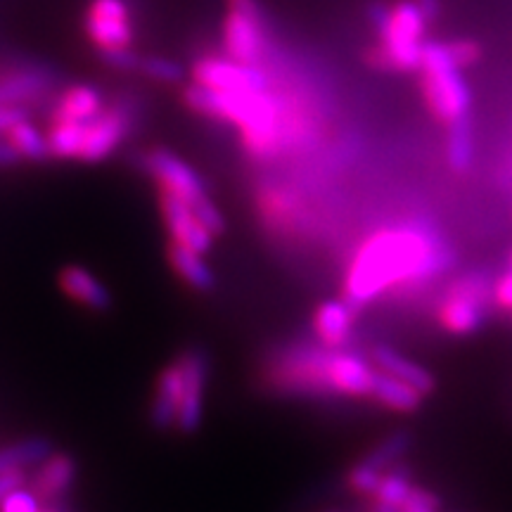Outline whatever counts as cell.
<instances>
[{"label": "cell", "mask_w": 512, "mask_h": 512, "mask_svg": "<svg viewBox=\"0 0 512 512\" xmlns=\"http://www.w3.org/2000/svg\"><path fill=\"white\" fill-rule=\"evenodd\" d=\"M456 256L437 230L422 223L380 228L356 249L344 275V299L361 309L401 285L427 283L453 266Z\"/></svg>", "instance_id": "6da1fadb"}, {"label": "cell", "mask_w": 512, "mask_h": 512, "mask_svg": "<svg viewBox=\"0 0 512 512\" xmlns=\"http://www.w3.org/2000/svg\"><path fill=\"white\" fill-rule=\"evenodd\" d=\"M370 27L380 38L375 50H370L368 60L384 72H415L420 69L422 48H425L427 15L415 0H403L394 8L387 5H370Z\"/></svg>", "instance_id": "7a4b0ae2"}, {"label": "cell", "mask_w": 512, "mask_h": 512, "mask_svg": "<svg viewBox=\"0 0 512 512\" xmlns=\"http://www.w3.org/2000/svg\"><path fill=\"white\" fill-rule=\"evenodd\" d=\"M422 93L430 112L444 124L467 117L472 110V91L467 86L463 67L453 57L451 43L425 41L422 48Z\"/></svg>", "instance_id": "3957f363"}, {"label": "cell", "mask_w": 512, "mask_h": 512, "mask_svg": "<svg viewBox=\"0 0 512 512\" xmlns=\"http://www.w3.org/2000/svg\"><path fill=\"white\" fill-rule=\"evenodd\" d=\"M140 162H143V169L147 174L155 178L159 188L174 192V195L181 197L195 211L197 219L207 226L214 238L226 233V219H223L216 204L207 197L200 174L190 164H185L181 157H176L171 150H164V147L147 150Z\"/></svg>", "instance_id": "277c9868"}, {"label": "cell", "mask_w": 512, "mask_h": 512, "mask_svg": "<svg viewBox=\"0 0 512 512\" xmlns=\"http://www.w3.org/2000/svg\"><path fill=\"white\" fill-rule=\"evenodd\" d=\"M328 358L330 349L323 344H297L271 363L268 382L285 394L328 396Z\"/></svg>", "instance_id": "5b68a950"}, {"label": "cell", "mask_w": 512, "mask_h": 512, "mask_svg": "<svg viewBox=\"0 0 512 512\" xmlns=\"http://www.w3.org/2000/svg\"><path fill=\"white\" fill-rule=\"evenodd\" d=\"M494 283L482 273H467L448 287L437 311L439 325L451 335H472L484 325Z\"/></svg>", "instance_id": "8992f818"}, {"label": "cell", "mask_w": 512, "mask_h": 512, "mask_svg": "<svg viewBox=\"0 0 512 512\" xmlns=\"http://www.w3.org/2000/svg\"><path fill=\"white\" fill-rule=\"evenodd\" d=\"M223 50L230 60L261 64L268 53V31L256 0H228L223 19Z\"/></svg>", "instance_id": "52a82bcc"}, {"label": "cell", "mask_w": 512, "mask_h": 512, "mask_svg": "<svg viewBox=\"0 0 512 512\" xmlns=\"http://www.w3.org/2000/svg\"><path fill=\"white\" fill-rule=\"evenodd\" d=\"M83 31L100 53L131 48L136 29L128 0H91L83 15Z\"/></svg>", "instance_id": "ba28073f"}, {"label": "cell", "mask_w": 512, "mask_h": 512, "mask_svg": "<svg viewBox=\"0 0 512 512\" xmlns=\"http://www.w3.org/2000/svg\"><path fill=\"white\" fill-rule=\"evenodd\" d=\"M192 81L223 93L268 91L271 79L261 64H242L230 57H202L192 64Z\"/></svg>", "instance_id": "9c48e42d"}, {"label": "cell", "mask_w": 512, "mask_h": 512, "mask_svg": "<svg viewBox=\"0 0 512 512\" xmlns=\"http://www.w3.org/2000/svg\"><path fill=\"white\" fill-rule=\"evenodd\" d=\"M183 373V396L178 406L176 427L183 434H192L200 430L202 413H204V392H207L209 380V356L200 347L183 351L176 358Z\"/></svg>", "instance_id": "30bf717a"}, {"label": "cell", "mask_w": 512, "mask_h": 512, "mask_svg": "<svg viewBox=\"0 0 512 512\" xmlns=\"http://www.w3.org/2000/svg\"><path fill=\"white\" fill-rule=\"evenodd\" d=\"M131 131V112L124 107L102 110L93 121L83 124V143L79 150L81 162H102L110 157Z\"/></svg>", "instance_id": "8fae6325"}, {"label": "cell", "mask_w": 512, "mask_h": 512, "mask_svg": "<svg viewBox=\"0 0 512 512\" xmlns=\"http://www.w3.org/2000/svg\"><path fill=\"white\" fill-rule=\"evenodd\" d=\"M159 209H162L164 226L169 230L171 242L195 249V252L207 254L214 242V235L209 233L207 226L197 219L195 211L185 204L174 192L159 188Z\"/></svg>", "instance_id": "7c38bea8"}, {"label": "cell", "mask_w": 512, "mask_h": 512, "mask_svg": "<svg viewBox=\"0 0 512 512\" xmlns=\"http://www.w3.org/2000/svg\"><path fill=\"white\" fill-rule=\"evenodd\" d=\"M373 361L363 358L354 351L330 349L328 358V389L330 394L351 396V399H361L370 396L375 380Z\"/></svg>", "instance_id": "4fadbf2b"}, {"label": "cell", "mask_w": 512, "mask_h": 512, "mask_svg": "<svg viewBox=\"0 0 512 512\" xmlns=\"http://www.w3.org/2000/svg\"><path fill=\"white\" fill-rule=\"evenodd\" d=\"M76 460L69 453H50V456L38 465L36 475L31 477V491L41 498L43 503L62 501L72 491L76 482Z\"/></svg>", "instance_id": "5bb4252c"}, {"label": "cell", "mask_w": 512, "mask_h": 512, "mask_svg": "<svg viewBox=\"0 0 512 512\" xmlns=\"http://www.w3.org/2000/svg\"><path fill=\"white\" fill-rule=\"evenodd\" d=\"M354 306L347 299H330L323 302L313 313V332L318 344L328 349L347 347L354 332Z\"/></svg>", "instance_id": "9a60e30c"}, {"label": "cell", "mask_w": 512, "mask_h": 512, "mask_svg": "<svg viewBox=\"0 0 512 512\" xmlns=\"http://www.w3.org/2000/svg\"><path fill=\"white\" fill-rule=\"evenodd\" d=\"M60 287L69 299L79 302L86 309L105 313L112 309V294L95 278L91 271L81 266H67L60 271Z\"/></svg>", "instance_id": "2e32d148"}, {"label": "cell", "mask_w": 512, "mask_h": 512, "mask_svg": "<svg viewBox=\"0 0 512 512\" xmlns=\"http://www.w3.org/2000/svg\"><path fill=\"white\" fill-rule=\"evenodd\" d=\"M181 396H183V373L176 361L162 370V375H159L157 387H155V401H152L150 420L157 430H171V427L176 425Z\"/></svg>", "instance_id": "e0dca14e"}, {"label": "cell", "mask_w": 512, "mask_h": 512, "mask_svg": "<svg viewBox=\"0 0 512 512\" xmlns=\"http://www.w3.org/2000/svg\"><path fill=\"white\" fill-rule=\"evenodd\" d=\"M105 110L102 93L95 86L79 83V86L67 88L57 100L53 110V121L60 124H86L93 121L98 114Z\"/></svg>", "instance_id": "ac0fdd59"}, {"label": "cell", "mask_w": 512, "mask_h": 512, "mask_svg": "<svg viewBox=\"0 0 512 512\" xmlns=\"http://www.w3.org/2000/svg\"><path fill=\"white\" fill-rule=\"evenodd\" d=\"M370 361H373V366L377 370H382V373L387 375H394L399 377V380L408 382L411 387L418 389L420 394H432L434 392V377L427 368L418 366V363L411 361V358H406L399 351L387 347V344H380V347H375L370 351Z\"/></svg>", "instance_id": "d6986e66"}, {"label": "cell", "mask_w": 512, "mask_h": 512, "mask_svg": "<svg viewBox=\"0 0 512 512\" xmlns=\"http://www.w3.org/2000/svg\"><path fill=\"white\" fill-rule=\"evenodd\" d=\"M368 399L380 403L382 408L394 413H415L425 401V394H420L418 389L411 387L408 382L399 380V377L375 370L373 389H370Z\"/></svg>", "instance_id": "ffe728a7"}, {"label": "cell", "mask_w": 512, "mask_h": 512, "mask_svg": "<svg viewBox=\"0 0 512 512\" xmlns=\"http://www.w3.org/2000/svg\"><path fill=\"white\" fill-rule=\"evenodd\" d=\"M55 76L43 69H17L0 79V105H22L31 98L48 93Z\"/></svg>", "instance_id": "44dd1931"}, {"label": "cell", "mask_w": 512, "mask_h": 512, "mask_svg": "<svg viewBox=\"0 0 512 512\" xmlns=\"http://www.w3.org/2000/svg\"><path fill=\"white\" fill-rule=\"evenodd\" d=\"M166 256H169V264L176 271L178 278L185 280L192 290L209 292L211 287L216 285V278L214 273H211V268L207 266V261H204V254L178 245V242H169Z\"/></svg>", "instance_id": "7402d4cb"}, {"label": "cell", "mask_w": 512, "mask_h": 512, "mask_svg": "<svg viewBox=\"0 0 512 512\" xmlns=\"http://www.w3.org/2000/svg\"><path fill=\"white\" fill-rule=\"evenodd\" d=\"M50 453L53 444L46 437H29L0 446V472H24L27 467L41 465Z\"/></svg>", "instance_id": "603a6c76"}, {"label": "cell", "mask_w": 512, "mask_h": 512, "mask_svg": "<svg viewBox=\"0 0 512 512\" xmlns=\"http://www.w3.org/2000/svg\"><path fill=\"white\" fill-rule=\"evenodd\" d=\"M446 136V159L456 174H465L470 171L472 162H475V128H472L470 114L451 121Z\"/></svg>", "instance_id": "cb8c5ba5"}, {"label": "cell", "mask_w": 512, "mask_h": 512, "mask_svg": "<svg viewBox=\"0 0 512 512\" xmlns=\"http://www.w3.org/2000/svg\"><path fill=\"white\" fill-rule=\"evenodd\" d=\"M10 145L19 152V157L29 159V162H46L50 157V145L48 136H43L34 124H29V119L19 121L8 131Z\"/></svg>", "instance_id": "d4e9b609"}, {"label": "cell", "mask_w": 512, "mask_h": 512, "mask_svg": "<svg viewBox=\"0 0 512 512\" xmlns=\"http://www.w3.org/2000/svg\"><path fill=\"white\" fill-rule=\"evenodd\" d=\"M413 491V482L408 470H392V472H384V477L380 479V486L375 489L373 498L377 503L384 505H394V508H401L406 503V498L411 496Z\"/></svg>", "instance_id": "484cf974"}, {"label": "cell", "mask_w": 512, "mask_h": 512, "mask_svg": "<svg viewBox=\"0 0 512 512\" xmlns=\"http://www.w3.org/2000/svg\"><path fill=\"white\" fill-rule=\"evenodd\" d=\"M382 477H384V470L370 463L368 458H363L349 470L347 486L358 496H373L377 486H380Z\"/></svg>", "instance_id": "4316f807"}, {"label": "cell", "mask_w": 512, "mask_h": 512, "mask_svg": "<svg viewBox=\"0 0 512 512\" xmlns=\"http://www.w3.org/2000/svg\"><path fill=\"white\" fill-rule=\"evenodd\" d=\"M408 446H411V437H408L406 432H399V434H392L389 439H384L380 446H375L373 451L368 453V460L373 465L380 467V470L387 472L389 467H392L396 460H399L403 453L408 451Z\"/></svg>", "instance_id": "83f0119b"}, {"label": "cell", "mask_w": 512, "mask_h": 512, "mask_svg": "<svg viewBox=\"0 0 512 512\" xmlns=\"http://www.w3.org/2000/svg\"><path fill=\"white\" fill-rule=\"evenodd\" d=\"M147 79L159 81V83H178L183 81L185 69L174 60H166V57H143L140 60V69Z\"/></svg>", "instance_id": "f1b7e54d"}, {"label": "cell", "mask_w": 512, "mask_h": 512, "mask_svg": "<svg viewBox=\"0 0 512 512\" xmlns=\"http://www.w3.org/2000/svg\"><path fill=\"white\" fill-rule=\"evenodd\" d=\"M43 508V501L38 498L34 491H31V486H17L15 491H10L8 498H5L3 503H0V512H41Z\"/></svg>", "instance_id": "f546056e"}, {"label": "cell", "mask_w": 512, "mask_h": 512, "mask_svg": "<svg viewBox=\"0 0 512 512\" xmlns=\"http://www.w3.org/2000/svg\"><path fill=\"white\" fill-rule=\"evenodd\" d=\"M100 60L107 64V67L117 69V72H138L140 69V57L138 53H133L131 48H119V50H102Z\"/></svg>", "instance_id": "4dcf8cb0"}, {"label": "cell", "mask_w": 512, "mask_h": 512, "mask_svg": "<svg viewBox=\"0 0 512 512\" xmlns=\"http://www.w3.org/2000/svg\"><path fill=\"white\" fill-rule=\"evenodd\" d=\"M439 501L432 491L420 489V486H413L411 496L406 498V503L401 505V512H437Z\"/></svg>", "instance_id": "1f68e13d"}, {"label": "cell", "mask_w": 512, "mask_h": 512, "mask_svg": "<svg viewBox=\"0 0 512 512\" xmlns=\"http://www.w3.org/2000/svg\"><path fill=\"white\" fill-rule=\"evenodd\" d=\"M491 302H494L498 309L512 311V266L508 273H503L501 278L494 283V292H491Z\"/></svg>", "instance_id": "d6a6232c"}, {"label": "cell", "mask_w": 512, "mask_h": 512, "mask_svg": "<svg viewBox=\"0 0 512 512\" xmlns=\"http://www.w3.org/2000/svg\"><path fill=\"white\" fill-rule=\"evenodd\" d=\"M24 484V472H0V503L8 498L10 491Z\"/></svg>", "instance_id": "836d02e7"}, {"label": "cell", "mask_w": 512, "mask_h": 512, "mask_svg": "<svg viewBox=\"0 0 512 512\" xmlns=\"http://www.w3.org/2000/svg\"><path fill=\"white\" fill-rule=\"evenodd\" d=\"M19 152L10 145V140H0V166H12L19 162Z\"/></svg>", "instance_id": "e575fe53"}, {"label": "cell", "mask_w": 512, "mask_h": 512, "mask_svg": "<svg viewBox=\"0 0 512 512\" xmlns=\"http://www.w3.org/2000/svg\"><path fill=\"white\" fill-rule=\"evenodd\" d=\"M420 5V10L425 12L427 19H434L439 15V0H415Z\"/></svg>", "instance_id": "d590c367"}, {"label": "cell", "mask_w": 512, "mask_h": 512, "mask_svg": "<svg viewBox=\"0 0 512 512\" xmlns=\"http://www.w3.org/2000/svg\"><path fill=\"white\" fill-rule=\"evenodd\" d=\"M41 512H72V505L64 503V501L46 503V508H41Z\"/></svg>", "instance_id": "8d00e7d4"}]
</instances>
